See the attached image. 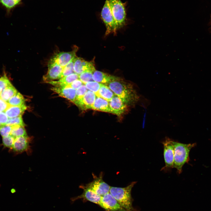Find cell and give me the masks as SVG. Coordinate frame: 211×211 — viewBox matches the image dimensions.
Wrapping results in <instances>:
<instances>
[{
  "label": "cell",
  "instance_id": "cell-9",
  "mask_svg": "<svg viewBox=\"0 0 211 211\" xmlns=\"http://www.w3.org/2000/svg\"><path fill=\"white\" fill-rule=\"evenodd\" d=\"M47 73L43 76V79L46 83L58 80L61 78L63 67L57 63L49 61Z\"/></svg>",
  "mask_w": 211,
  "mask_h": 211
},
{
  "label": "cell",
  "instance_id": "cell-3",
  "mask_svg": "<svg viewBox=\"0 0 211 211\" xmlns=\"http://www.w3.org/2000/svg\"><path fill=\"white\" fill-rule=\"evenodd\" d=\"M196 145L195 143L185 144L174 141V161L173 168L176 169L179 174L182 172V167L190 160L189 154L191 149Z\"/></svg>",
  "mask_w": 211,
  "mask_h": 211
},
{
  "label": "cell",
  "instance_id": "cell-16",
  "mask_svg": "<svg viewBox=\"0 0 211 211\" xmlns=\"http://www.w3.org/2000/svg\"><path fill=\"white\" fill-rule=\"evenodd\" d=\"M28 145L27 136L18 137L15 138L12 148L15 152H21L27 149Z\"/></svg>",
  "mask_w": 211,
  "mask_h": 211
},
{
  "label": "cell",
  "instance_id": "cell-23",
  "mask_svg": "<svg viewBox=\"0 0 211 211\" xmlns=\"http://www.w3.org/2000/svg\"><path fill=\"white\" fill-rule=\"evenodd\" d=\"M17 92V90L11 84L1 91L0 95V98L7 102Z\"/></svg>",
  "mask_w": 211,
  "mask_h": 211
},
{
  "label": "cell",
  "instance_id": "cell-15",
  "mask_svg": "<svg viewBox=\"0 0 211 211\" xmlns=\"http://www.w3.org/2000/svg\"><path fill=\"white\" fill-rule=\"evenodd\" d=\"M51 89L59 96L74 103L76 97V90L67 86H54Z\"/></svg>",
  "mask_w": 211,
  "mask_h": 211
},
{
  "label": "cell",
  "instance_id": "cell-33",
  "mask_svg": "<svg viewBox=\"0 0 211 211\" xmlns=\"http://www.w3.org/2000/svg\"><path fill=\"white\" fill-rule=\"evenodd\" d=\"M11 84L5 74L0 78V88L2 91Z\"/></svg>",
  "mask_w": 211,
  "mask_h": 211
},
{
  "label": "cell",
  "instance_id": "cell-12",
  "mask_svg": "<svg viewBox=\"0 0 211 211\" xmlns=\"http://www.w3.org/2000/svg\"><path fill=\"white\" fill-rule=\"evenodd\" d=\"M74 73L79 75L86 71L93 72L96 69L92 62L86 61L76 56L74 58Z\"/></svg>",
  "mask_w": 211,
  "mask_h": 211
},
{
  "label": "cell",
  "instance_id": "cell-35",
  "mask_svg": "<svg viewBox=\"0 0 211 211\" xmlns=\"http://www.w3.org/2000/svg\"><path fill=\"white\" fill-rule=\"evenodd\" d=\"M8 118L4 112H0V122L2 125H6Z\"/></svg>",
  "mask_w": 211,
  "mask_h": 211
},
{
  "label": "cell",
  "instance_id": "cell-4",
  "mask_svg": "<svg viewBox=\"0 0 211 211\" xmlns=\"http://www.w3.org/2000/svg\"><path fill=\"white\" fill-rule=\"evenodd\" d=\"M111 11L117 29L125 23L126 13L125 4L121 0H110Z\"/></svg>",
  "mask_w": 211,
  "mask_h": 211
},
{
  "label": "cell",
  "instance_id": "cell-25",
  "mask_svg": "<svg viewBox=\"0 0 211 211\" xmlns=\"http://www.w3.org/2000/svg\"><path fill=\"white\" fill-rule=\"evenodd\" d=\"M10 135L15 137L27 136L26 130L24 127L19 125H12Z\"/></svg>",
  "mask_w": 211,
  "mask_h": 211
},
{
  "label": "cell",
  "instance_id": "cell-13",
  "mask_svg": "<svg viewBox=\"0 0 211 211\" xmlns=\"http://www.w3.org/2000/svg\"><path fill=\"white\" fill-rule=\"evenodd\" d=\"M111 113L120 116L126 112L129 106L115 94L109 101Z\"/></svg>",
  "mask_w": 211,
  "mask_h": 211
},
{
  "label": "cell",
  "instance_id": "cell-14",
  "mask_svg": "<svg viewBox=\"0 0 211 211\" xmlns=\"http://www.w3.org/2000/svg\"><path fill=\"white\" fill-rule=\"evenodd\" d=\"M96 97V96L94 92L89 90L82 98L74 103L83 110L91 109Z\"/></svg>",
  "mask_w": 211,
  "mask_h": 211
},
{
  "label": "cell",
  "instance_id": "cell-38",
  "mask_svg": "<svg viewBox=\"0 0 211 211\" xmlns=\"http://www.w3.org/2000/svg\"><path fill=\"white\" fill-rule=\"evenodd\" d=\"M2 126V125H1V123L0 122V128Z\"/></svg>",
  "mask_w": 211,
  "mask_h": 211
},
{
  "label": "cell",
  "instance_id": "cell-11",
  "mask_svg": "<svg viewBox=\"0 0 211 211\" xmlns=\"http://www.w3.org/2000/svg\"><path fill=\"white\" fill-rule=\"evenodd\" d=\"M98 195L101 196L109 193L110 186L103 180L102 176L96 178L91 182L86 185Z\"/></svg>",
  "mask_w": 211,
  "mask_h": 211
},
{
  "label": "cell",
  "instance_id": "cell-36",
  "mask_svg": "<svg viewBox=\"0 0 211 211\" xmlns=\"http://www.w3.org/2000/svg\"><path fill=\"white\" fill-rule=\"evenodd\" d=\"M9 106L7 102L0 98V112H5Z\"/></svg>",
  "mask_w": 211,
  "mask_h": 211
},
{
  "label": "cell",
  "instance_id": "cell-22",
  "mask_svg": "<svg viewBox=\"0 0 211 211\" xmlns=\"http://www.w3.org/2000/svg\"><path fill=\"white\" fill-rule=\"evenodd\" d=\"M114 93L106 85L102 84L96 96L101 97L108 101H109L115 95Z\"/></svg>",
  "mask_w": 211,
  "mask_h": 211
},
{
  "label": "cell",
  "instance_id": "cell-32",
  "mask_svg": "<svg viewBox=\"0 0 211 211\" xmlns=\"http://www.w3.org/2000/svg\"><path fill=\"white\" fill-rule=\"evenodd\" d=\"M12 125H2L0 128V134L3 137L7 136L10 135L12 129Z\"/></svg>",
  "mask_w": 211,
  "mask_h": 211
},
{
  "label": "cell",
  "instance_id": "cell-6",
  "mask_svg": "<svg viewBox=\"0 0 211 211\" xmlns=\"http://www.w3.org/2000/svg\"><path fill=\"white\" fill-rule=\"evenodd\" d=\"M173 141L171 139L166 137L162 142L164 146L165 166L161 169L162 170L173 168L174 155Z\"/></svg>",
  "mask_w": 211,
  "mask_h": 211
},
{
  "label": "cell",
  "instance_id": "cell-1",
  "mask_svg": "<svg viewBox=\"0 0 211 211\" xmlns=\"http://www.w3.org/2000/svg\"><path fill=\"white\" fill-rule=\"evenodd\" d=\"M106 85L128 106H133L139 99L133 85L120 77L113 76Z\"/></svg>",
  "mask_w": 211,
  "mask_h": 211
},
{
  "label": "cell",
  "instance_id": "cell-5",
  "mask_svg": "<svg viewBox=\"0 0 211 211\" xmlns=\"http://www.w3.org/2000/svg\"><path fill=\"white\" fill-rule=\"evenodd\" d=\"M110 0H106L101 11V17L106 27V35L116 33L118 29L112 13Z\"/></svg>",
  "mask_w": 211,
  "mask_h": 211
},
{
  "label": "cell",
  "instance_id": "cell-29",
  "mask_svg": "<svg viewBox=\"0 0 211 211\" xmlns=\"http://www.w3.org/2000/svg\"><path fill=\"white\" fill-rule=\"evenodd\" d=\"M5 125H19L24 127L25 124L23 122L21 116H20L13 118H9Z\"/></svg>",
  "mask_w": 211,
  "mask_h": 211
},
{
  "label": "cell",
  "instance_id": "cell-20",
  "mask_svg": "<svg viewBox=\"0 0 211 211\" xmlns=\"http://www.w3.org/2000/svg\"><path fill=\"white\" fill-rule=\"evenodd\" d=\"M22 0H0V5L5 9L6 14L9 15L17 6L22 4Z\"/></svg>",
  "mask_w": 211,
  "mask_h": 211
},
{
  "label": "cell",
  "instance_id": "cell-24",
  "mask_svg": "<svg viewBox=\"0 0 211 211\" xmlns=\"http://www.w3.org/2000/svg\"><path fill=\"white\" fill-rule=\"evenodd\" d=\"M25 100L19 92L17 93L7 102L10 106H19L25 103Z\"/></svg>",
  "mask_w": 211,
  "mask_h": 211
},
{
  "label": "cell",
  "instance_id": "cell-2",
  "mask_svg": "<svg viewBox=\"0 0 211 211\" xmlns=\"http://www.w3.org/2000/svg\"><path fill=\"white\" fill-rule=\"evenodd\" d=\"M136 183L132 182L124 188L110 186V188L109 193L127 211H138L132 206L133 200L131 194L132 189Z\"/></svg>",
  "mask_w": 211,
  "mask_h": 211
},
{
  "label": "cell",
  "instance_id": "cell-10",
  "mask_svg": "<svg viewBox=\"0 0 211 211\" xmlns=\"http://www.w3.org/2000/svg\"><path fill=\"white\" fill-rule=\"evenodd\" d=\"M80 188L83 189V193L81 195L71 199V201L73 203L78 199H82L84 202L89 201L96 204H98L101 196L98 195L94 191L86 186H81Z\"/></svg>",
  "mask_w": 211,
  "mask_h": 211
},
{
  "label": "cell",
  "instance_id": "cell-18",
  "mask_svg": "<svg viewBox=\"0 0 211 211\" xmlns=\"http://www.w3.org/2000/svg\"><path fill=\"white\" fill-rule=\"evenodd\" d=\"M91 109L111 113L109 101L99 97L96 96Z\"/></svg>",
  "mask_w": 211,
  "mask_h": 211
},
{
  "label": "cell",
  "instance_id": "cell-19",
  "mask_svg": "<svg viewBox=\"0 0 211 211\" xmlns=\"http://www.w3.org/2000/svg\"><path fill=\"white\" fill-rule=\"evenodd\" d=\"M27 108L25 104L19 106H10L4 112L8 118L21 116Z\"/></svg>",
  "mask_w": 211,
  "mask_h": 211
},
{
  "label": "cell",
  "instance_id": "cell-31",
  "mask_svg": "<svg viewBox=\"0 0 211 211\" xmlns=\"http://www.w3.org/2000/svg\"><path fill=\"white\" fill-rule=\"evenodd\" d=\"M87 91V89L84 84L76 89V97L74 103L82 98Z\"/></svg>",
  "mask_w": 211,
  "mask_h": 211
},
{
  "label": "cell",
  "instance_id": "cell-30",
  "mask_svg": "<svg viewBox=\"0 0 211 211\" xmlns=\"http://www.w3.org/2000/svg\"><path fill=\"white\" fill-rule=\"evenodd\" d=\"M15 137L10 135L7 136L2 137V143L5 147L12 148Z\"/></svg>",
  "mask_w": 211,
  "mask_h": 211
},
{
  "label": "cell",
  "instance_id": "cell-21",
  "mask_svg": "<svg viewBox=\"0 0 211 211\" xmlns=\"http://www.w3.org/2000/svg\"><path fill=\"white\" fill-rule=\"evenodd\" d=\"M113 75L96 70L93 73L94 81L106 85L110 80Z\"/></svg>",
  "mask_w": 211,
  "mask_h": 211
},
{
  "label": "cell",
  "instance_id": "cell-7",
  "mask_svg": "<svg viewBox=\"0 0 211 211\" xmlns=\"http://www.w3.org/2000/svg\"><path fill=\"white\" fill-rule=\"evenodd\" d=\"M98 205L106 211H127L109 193L101 197Z\"/></svg>",
  "mask_w": 211,
  "mask_h": 211
},
{
  "label": "cell",
  "instance_id": "cell-26",
  "mask_svg": "<svg viewBox=\"0 0 211 211\" xmlns=\"http://www.w3.org/2000/svg\"><path fill=\"white\" fill-rule=\"evenodd\" d=\"M93 72L89 71L83 72L79 75V79L84 84L90 81H93Z\"/></svg>",
  "mask_w": 211,
  "mask_h": 211
},
{
  "label": "cell",
  "instance_id": "cell-37",
  "mask_svg": "<svg viewBox=\"0 0 211 211\" xmlns=\"http://www.w3.org/2000/svg\"><path fill=\"white\" fill-rule=\"evenodd\" d=\"M1 91H2L1 90V89L0 88V95L1 93Z\"/></svg>",
  "mask_w": 211,
  "mask_h": 211
},
{
  "label": "cell",
  "instance_id": "cell-17",
  "mask_svg": "<svg viewBox=\"0 0 211 211\" xmlns=\"http://www.w3.org/2000/svg\"><path fill=\"white\" fill-rule=\"evenodd\" d=\"M79 79V75L73 73L66 76L64 77L57 80L48 82L54 86H65L69 85L74 81Z\"/></svg>",
  "mask_w": 211,
  "mask_h": 211
},
{
  "label": "cell",
  "instance_id": "cell-8",
  "mask_svg": "<svg viewBox=\"0 0 211 211\" xmlns=\"http://www.w3.org/2000/svg\"><path fill=\"white\" fill-rule=\"evenodd\" d=\"M78 50V47H76L70 52H61L56 53L50 61L64 67L76 56V53Z\"/></svg>",
  "mask_w": 211,
  "mask_h": 211
},
{
  "label": "cell",
  "instance_id": "cell-28",
  "mask_svg": "<svg viewBox=\"0 0 211 211\" xmlns=\"http://www.w3.org/2000/svg\"><path fill=\"white\" fill-rule=\"evenodd\" d=\"M102 84L95 81H90L85 84L86 88L96 95L98 92Z\"/></svg>",
  "mask_w": 211,
  "mask_h": 211
},
{
  "label": "cell",
  "instance_id": "cell-34",
  "mask_svg": "<svg viewBox=\"0 0 211 211\" xmlns=\"http://www.w3.org/2000/svg\"><path fill=\"white\" fill-rule=\"evenodd\" d=\"M83 84L82 82L79 79H78L66 86L76 90Z\"/></svg>",
  "mask_w": 211,
  "mask_h": 211
},
{
  "label": "cell",
  "instance_id": "cell-27",
  "mask_svg": "<svg viewBox=\"0 0 211 211\" xmlns=\"http://www.w3.org/2000/svg\"><path fill=\"white\" fill-rule=\"evenodd\" d=\"M74 59L63 67L61 78L72 74L74 73Z\"/></svg>",
  "mask_w": 211,
  "mask_h": 211
}]
</instances>
